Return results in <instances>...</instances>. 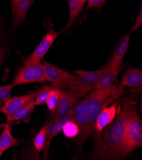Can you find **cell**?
<instances>
[{
  "label": "cell",
  "mask_w": 142,
  "mask_h": 160,
  "mask_svg": "<svg viewBox=\"0 0 142 160\" xmlns=\"http://www.w3.org/2000/svg\"><path fill=\"white\" fill-rule=\"evenodd\" d=\"M134 103L125 102L119 106L113 121L99 132L92 155L93 160L117 159L123 143L129 115Z\"/></svg>",
  "instance_id": "1"
},
{
  "label": "cell",
  "mask_w": 142,
  "mask_h": 160,
  "mask_svg": "<svg viewBox=\"0 0 142 160\" xmlns=\"http://www.w3.org/2000/svg\"><path fill=\"white\" fill-rule=\"evenodd\" d=\"M124 87L120 85L118 87L113 85L107 88H99L93 90L85 99L89 123L93 129L94 123L101 111L122 96L124 94Z\"/></svg>",
  "instance_id": "2"
},
{
  "label": "cell",
  "mask_w": 142,
  "mask_h": 160,
  "mask_svg": "<svg viewBox=\"0 0 142 160\" xmlns=\"http://www.w3.org/2000/svg\"><path fill=\"white\" fill-rule=\"evenodd\" d=\"M107 67V63L96 71H74L73 73L75 75H76L79 77L78 79L69 82L54 84L59 90H63V89L67 88L69 91L74 92L80 96H82L88 92L94 90L96 84L101 74L105 71Z\"/></svg>",
  "instance_id": "3"
},
{
  "label": "cell",
  "mask_w": 142,
  "mask_h": 160,
  "mask_svg": "<svg viewBox=\"0 0 142 160\" xmlns=\"http://www.w3.org/2000/svg\"><path fill=\"white\" fill-rule=\"evenodd\" d=\"M142 145V122L135 104L132 106L125 135L117 159L122 158Z\"/></svg>",
  "instance_id": "4"
},
{
  "label": "cell",
  "mask_w": 142,
  "mask_h": 160,
  "mask_svg": "<svg viewBox=\"0 0 142 160\" xmlns=\"http://www.w3.org/2000/svg\"><path fill=\"white\" fill-rule=\"evenodd\" d=\"M75 122L79 127V134L77 136L76 142L79 146H82L86 140L93 135L95 131L89 123L88 111L85 99L77 104L73 109Z\"/></svg>",
  "instance_id": "5"
},
{
  "label": "cell",
  "mask_w": 142,
  "mask_h": 160,
  "mask_svg": "<svg viewBox=\"0 0 142 160\" xmlns=\"http://www.w3.org/2000/svg\"><path fill=\"white\" fill-rule=\"evenodd\" d=\"M46 81L42 63L24 65L17 72L12 84L15 87Z\"/></svg>",
  "instance_id": "6"
},
{
  "label": "cell",
  "mask_w": 142,
  "mask_h": 160,
  "mask_svg": "<svg viewBox=\"0 0 142 160\" xmlns=\"http://www.w3.org/2000/svg\"><path fill=\"white\" fill-rule=\"evenodd\" d=\"M80 97L81 96L71 91L61 90L57 107L54 112H51L53 121L57 122L66 117L73 111Z\"/></svg>",
  "instance_id": "7"
},
{
  "label": "cell",
  "mask_w": 142,
  "mask_h": 160,
  "mask_svg": "<svg viewBox=\"0 0 142 160\" xmlns=\"http://www.w3.org/2000/svg\"><path fill=\"white\" fill-rule=\"evenodd\" d=\"M59 33V32L54 30L53 26L48 27L42 41L36 46L31 54L23 60L24 65L39 63L42 60H44V56L54 42Z\"/></svg>",
  "instance_id": "8"
},
{
  "label": "cell",
  "mask_w": 142,
  "mask_h": 160,
  "mask_svg": "<svg viewBox=\"0 0 142 160\" xmlns=\"http://www.w3.org/2000/svg\"><path fill=\"white\" fill-rule=\"evenodd\" d=\"M42 64L44 68L45 79L47 81L52 83L69 82L79 78L76 75L71 74L65 70L57 68L45 60H43Z\"/></svg>",
  "instance_id": "9"
},
{
  "label": "cell",
  "mask_w": 142,
  "mask_h": 160,
  "mask_svg": "<svg viewBox=\"0 0 142 160\" xmlns=\"http://www.w3.org/2000/svg\"><path fill=\"white\" fill-rule=\"evenodd\" d=\"M34 98L35 92H33L21 96L10 98L9 99H8L1 107L2 112L7 117V122L10 121L11 117L23 105L31 100L34 99Z\"/></svg>",
  "instance_id": "10"
},
{
  "label": "cell",
  "mask_w": 142,
  "mask_h": 160,
  "mask_svg": "<svg viewBox=\"0 0 142 160\" xmlns=\"http://www.w3.org/2000/svg\"><path fill=\"white\" fill-rule=\"evenodd\" d=\"M34 2L33 0H11V17L13 27L17 26L25 21L27 13Z\"/></svg>",
  "instance_id": "11"
},
{
  "label": "cell",
  "mask_w": 142,
  "mask_h": 160,
  "mask_svg": "<svg viewBox=\"0 0 142 160\" xmlns=\"http://www.w3.org/2000/svg\"><path fill=\"white\" fill-rule=\"evenodd\" d=\"M68 121L75 122V118H74L72 112L66 117L60 120V121L57 122L49 121V125H48L47 132L45 143L43 150V152H44V154H43L44 156L42 159L43 160H47L48 159V151L50 148L51 140L59 134L60 131H62V128L64 126V124Z\"/></svg>",
  "instance_id": "12"
},
{
  "label": "cell",
  "mask_w": 142,
  "mask_h": 160,
  "mask_svg": "<svg viewBox=\"0 0 142 160\" xmlns=\"http://www.w3.org/2000/svg\"><path fill=\"white\" fill-rule=\"evenodd\" d=\"M131 34V33H129L124 35L120 39L118 44L116 46L113 57L108 62V67L109 68L117 69L122 66L123 58L128 49Z\"/></svg>",
  "instance_id": "13"
},
{
  "label": "cell",
  "mask_w": 142,
  "mask_h": 160,
  "mask_svg": "<svg viewBox=\"0 0 142 160\" xmlns=\"http://www.w3.org/2000/svg\"><path fill=\"white\" fill-rule=\"evenodd\" d=\"M117 103H113L101 111L93 125L95 132H101L113 121L117 112Z\"/></svg>",
  "instance_id": "14"
},
{
  "label": "cell",
  "mask_w": 142,
  "mask_h": 160,
  "mask_svg": "<svg viewBox=\"0 0 142 160\" xmlns=\"http://www.w3.org/2000/svg\"><path fill=\"white\" fill-rule=\"evenodd\" d=\"M124 68L125 65H122L121 68L117 69H112L108 68L107 63V68L100 76L99 80L94 87V90L99 88H107L114 85V82L116 79H117V76L119 74L120 72H122V71Z\"/></svg>",
  "instance_id": "15"
},
{
  "label": "cell",
  "mask_w": 142,
  "mask_h": 160,
  "mask_svg": "<svg viewBox=\"0 0 142 160\" xmlns=\"http://www.w3.org/2000/svg\"><path fill=\"white\" fill-rule=\"evenodd\" d=\"M142 84L141 69H127L124 73L120 86L122 87H137Z\"/></svg>",
  "instance_id": "16"
},
{
  "label": "cell",
  "mask_w": 142,
  "mask_h": 160,
  "mask_svg": "<svg viewBox=\"0 0 142 160\" xmlns=\"http://www.w3.org/2000/svg\"><path fill=\"white\" fill-rule=\"evenodd\" d=\"M67 2L70 9V17L68 22L61 30V32H66L71 27L81 14L87 1L86 0H68Z\"/></svg>",
  "instance_id": "17"
},
{
  "label": "cell",
  "mask_w": 142,
  "mask_h": 160,
  "mask_svg": "<svg viewBox=\"0 0 142 160\" xmlns=\"http://www.w3.org/2000/svg\"><path fill=\"white\" fill-rule=\"evenodd\" d=\"M20 141L12 136L11 132V124L7 123L0 136V154L3 155L5 151L13 147L18 146Z\"/></svg>",
  "instance_id": "18"
},
{
  "label": "cell",
  "mask_w": 142,
  "mask_h": 160,
  "mask_svg": "<svg viewBox=\"0 0 142 160\" xmlns=\"http://www.w3.org/2000/svg\"><path fill=\"white\" fill-rule=\"evenodd\" d=\"M35 106L36 105H35L34 99L31 100L28 102L27 103H25L14 113V115H13L10 119V121L7 123L11 124L14 121H19V120L28 117L30 115H31L34 112Z\"/></svg>",
  "instance_id": "19"
},
{
  "label": "cell",
  "mask_w": 142,
  "mask_h": 160,
  "mask_svg": "<svg viewBox=\"0 0 142 160\" xmlns=\"http://www.w3.org/2000/svg\"><path fill=\"white\" fill-rule=\"evenodd\" d=\"M49 125V122H47L40 129L35 137L33 139V147L36 151L38 152H41L43 151L45 140H46V136H47V132L48 129V127Z\"/></svg>",
  "instance_id": "20"
},
{
  "label": "cell",
  "mask_w": 142,
  "mask_h": 160,
  "mask_svg": "<svg viewBox=\"0 0 142 160\" xmlns=\"http://www.w3.org/2000/svg\"><path fill=\"white\" fill-rule=\"evenodd\" d=\"M53 89H57L55 85L52 83L48 85H44L35 92L34 102L35 105L40 106L45 103L49 92Z\"/></svg>",
  "instance_id": "21"
},
{
  "label": "cell",
  "mask_w": 142,
  "mask_h": 160,
  "mask_svg": "<svg viewBox=\"0 0 142 160\" xmlns=\"http://www.w3.org/2000/svg\"><path fill=\"white\" fill-rule=\"evenodd\" d=\"M61 92V90L58 89H53L49 92V94L47 97L45 103L48 109L51 112H54L57 107Z\"/></svg>",
  "instance_id": "22"
},
{
  "label": "cell",
  "mask_w": 142,
  "mask_h": 160,
  "mask_svg": "<svg viewBox=\"0 0 142 160\" xmlns=\"http://www.w3.org/2000/svg\"><path fill=\"white\" fill-rule=\"evenodd\" d=\"M62 131L63 135L69 138L76 137L79 134V127L73 121H68L64 124L62 128Z\"/></svg>",
  "instance_id": "23"
},
{
  "label": "cell",
  "mask_w": 142,
  "mask_h": 160,
  "mask_svg": "<svg viewBox=\"0 0 142 160\" xmlns=\"http://www.w3.org/2000/svg\"><path fill=\"white\" fill-rule=\"evenodd\" d=\"M15 86L11 84L0 86V104L5 103L11 98V91Z\"/></svg>",
  "instance_id": "24"
},
{
  "label": "cell",
  "mask_w": 142,
  "mask_h": 160,
  "mask_svg": "<svg viewBox=\"0 0 142 160\" xmlns=\"http://www.w3.org/2000/svg\"><path fill=\"white\" fill-rule=\"evenodd\" d=\"M22 160H43L38 152L35 150L34 147H30L24 152Z\"/></svg>",
  "instance_id": "25"
},
{
  "label": "cell",
  "mask_w": 142,
  "mask_h": 160,
  "mask_svg": "<svg viewBox=\"0 0 142 160\" xmlns=\"http://www.w3.org/2000/svg\"><path fill=\"white\" fill-rule=\"evenodd\" d=\"M86 10H98L101 8L107 2V0H88Z\"/></svg>",
  "instance_id": "26"
},
{
  "label": "cell",
  "mask_w": 142,
  "mask_h": 160,
  "mask_svg": "<svg viewBox=\"0 0 142 160\" xmlns=\"http://www.w3.org/2000/svg\"><path fill=\"white\" fill-rule=\"evenodd\" d=\"M141 25H142V5L141 3L140 7V10L138 12V15L137 16L135 24H133V26H132V28H131L130 33H131L133 32H134L136 30H137L138 28H139Z\"/></svg>",
  "instance_id": "27"
},
{
  "label": "cell",
  "mask_w": 142,
  "mask_h": 160,
  "mask_svg": "<svg viewBox=\"0 0 142 160\" xmlns=\"http://www.w3.org/2000/svg\"><path fill=\"white\" fill-rule=\"evenodd\" d=\"M7 56V48H0V66L2 65Z\"/></svg>",
  "instance_id": "28"
},
{
  "label": "cell",
  "mask_w": 142,
  "mask_h": 160,
  "mask_svg": "<svg viewBox=\"0 0 142 160\" xmlns=\"http://www.w3.org/2000/svg\"><path fill=\"white\" fill-rule=\"evenodd\" d=\"M2 155L1 154H0V158H1V157H2Z\"/></svg>",
  "instance_id": "29"
}]
</instances>
